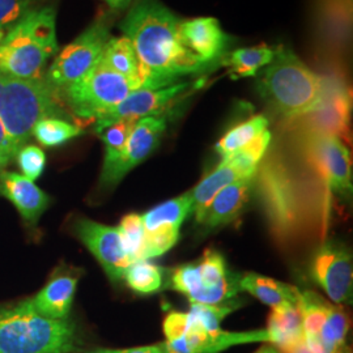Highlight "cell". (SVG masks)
<instances>
[{
	"label": "cell",
	"mask_w": 353,
	"mask_h": 353,
	"mask_svg": "<svg viewBox=\"0 0 353 353\" xmlns=\"http://www.w3.org/2000/svg\"><path fill=\"white\" fill-rule=\"evenodd\" d=\"M254 190L281 249L299 250L325 241L331 192L301 159L296 164L271 153L256 169Z\"/></svg>",
	"instance_id": "1"
},
{
	"label": "cell",
	"mask_w": 353,
	"mask_h": 353,
	"mask_svg": "<svg viewBox=\"0 0 353 353\" xmlns=\"http://www.w3.org/2000/svg\"><path fill=\"white\" fill-rule=\"evenodd\" d=\"M181 20L159 0H137L121 24L139 62L143 89L178 84L208 71L182 45Z\"/></svg>",
	"instance_id": "2"
},
{
	"label": "cell",
	"mask_w": 353,
	"mask_h": 353,
	"mask_svg": "<svg viewBox=\"0 0 353 353\" xmlns=\"http://www.w3.org/2000/svg\"><path fill=\"white\" fill-rule=\"evenodd\" d=\"M58 51L55 10L36 8L8 30L0 42V74L16 79L39 77Z\"/></svg>",
	"instance_id": "3"
},
{
	"label": "cell",
	"mask_w": 353,
	"mask_h": 353,
	"mask_svg": "<svg viewBox=\"0 0 353 353\" xmlns=\"http://www.w3.org/2000/svg\"><path fill=\"white\" fill-rule=\"evenodd\" d=\"M75 323L39 316L29 300L0 309V353H74Z\"/></svg>",
	"instance_id": "4"
},
{
	"label": "cell",
	"mask_w": 353,
	"mask_h": 353,
	"mask_svg": "<svg viewBox=\"0 0 353 353\" xmlns=\"http://www.w3.org/2000/svg\"><path fill=\"white\" fill-rule=\"evenodd\" d=\"M258 90L276 113L290 121L316 108L322 79L293 51L280 46L258 81Z\"/></svg>",
	"instance_id": "5"
},
{
	"label": "cell",
	"mask_w": 353,
	"mask_h": 353,
	"mask_svg": "<svg viewBox=\"0 0 353 353\" xmlns=\"http://www.w3.org/2000/svg\"><path fill=\"white\" fill-rule=\"evenodd\" d=\"M58 99L59 93L45 76L16 79L4 75L0 90V122L19 151L39 121L67 117Z\"/></svg>",
	"instance_id": "6"
},
{
	"label": "cell",
	"mask_w": 353,
	"mask_h": 353,
	"mask_svg": "<svg viewBox=\"0 0 353 353\" xmlns=\"http://www.w3.org/2000/svg\"><path fill=\"white\" fill-rule=\"evenodd\" d=\"M138 89L132 81L100 61L87 75L64 89L61 96L76 117L96 121Z\"/></svg>",
	"instance_id": "7"
},
{
	"label": "cell",
	"mask_w": 353,
	"mask_h": 353,
	"mask_svg": "<svg viewBox=\"0 0 353 353\" xmlns=\"http://www.w3.org/2000/svg\"><path fill=\"white\" fill-rule=\"evenodd\" d=\"M299 156L327 186L331 194L348 199L352 194V163L343 140L318 132H297Z\"/></svg>",
	"instance_id": "8"
},
{
	"label": "cell",
	"mask_w": 353,
	"mask_h": 353,
	"mask_svg": "<svg viewBox=\"0 0 353 353\" xmlns=\"http://www.w3.org/2000/svg\"><path fill=\"white\" fill-rule=\"evenodd\" d=\"M112 20L109 14L97 19L57 55L45 79L59 96L64 89L87 75L101 61L103 49L112 37Z\"/></svg>",
	"instance_id": "9"
},
{
	"label": "cell",
	"mask_w": 353,
	"mask_h": 353,
	"mask_svg": "<svg viewBox=\"0 0 353 353\" xmlns=\"http://www.w3.org/2000/svg\"><path fill=\"white\" fill-rule=\"evenodd\" d=\"M322 79L321 100L316 108L287 121V127L297 132H318L348 140L351 118V94L345 81L332 76Z\"/></svg>",
	"instance_id": "10"
},
{
	"label": "cell",
	"mask_w": 353,
	"mask_h": 353,
	"mask_svg": "<svg viewBox=\"0 0 353 353\" xmlns=\"http://www.w3.org/2000/svg\"><path fill=\"white\" fill-rule=\"evenodd\" d=\"M310 275L334 303H352V254L344 243L321 242L310 261Z\"/></svg>",
	"instance_id": "11"
},
{
	"label": "cell",
	"mask_w": 353,
	"mask_h": 353,
	"mask_svg": "<svg viewBox=\"0 0 353 353\" xmlns=\"http://www.w3.org/2000/svg\"><path fill=\"white\" fill-rule=\"evenodd\" d=\"M166 127L168 114L140 118L119 159L112 166L102 170L100 176L102 188L109 189L117 186L135 166L147 160L159 147Z\"/></svg>",
	"instance_id": "12"
},
{
	"label": "cell",
	"mask_w": 353,
	"mask_h": 353,
	"mask_svg": "<svg viewBox=\"0 0 353 353\" xmlns=\"http://www.w3.org/2000/svg\"><path fill=\"white\" fill-rule=\"evenodd\" d=\"M189 90V83H178L160 89L134 90L123 101L96 119L94 131L100 134L106 127L122 119L139 121L144 117L168 114L166 112H169L174 103L181 101L186 93H190Z\"/></svg>",
	"instance_id": "13"
},
{
	"label": "cell",
	"mask_w": 353,
	"mask_h": 353,
	"mask_svg": "<svg viewBox=\"0 0 353 353\" xmlns=\"http://www.w3.org/2000/svg\"><path fill=\"white\" fill-rule=\"evenodd\" d=\"M75 234L99 261L108 278L112 281L123 279L132 261L123 249L118 228L109 227L89 219H80L75 223Z\"/></svg>",
	"instance_id": "14"
},
{
	"label": "cell",
	"mask_w": 353,
	"mask_h": 353,
	"mask_svg": "<svg viewBox=\"0 0 353 353\" xmlns=\"http://www.w3.org/2000/svg\"><path fill=\"white\" fill-rule=\"evenodd\" d=\"M179 37L190 54L207 70L220 63L233 43L214 17H196L179 23Z\"/></svg>",
	"instance_id": "15"
},
{
	"label": "cell",
	"mask_w": 353,
	"mask_h": 353,
	"mask_svg": "<svg viewBox=\"0 0 353 353\" xmlns=\"http://www.w3.org/2000/svg\"><path fill=\"white\" fill-rule=\"evenodd\" d=\"M265 341L270 343V336L265 330L255 331H203L191 330L182 338L176 341H165L168 353H220L233 345Z\"/></svg>",
	"instance_id": "16"
},
{
	"label": "cell",
	"mask_w": 353,
	"mask_h": 353,
	"mask_svg": "<svg viewBox=\"0 0 353 353\" xmlns=\"http://www.w3.org/2000/svg\"><path fill=\"white\" fill-rule=\"evenodd\" d=\"M254 179L255 176L242 178L217 192L202 212L195 214L196 224L205 230H214L234 221L252 196Z\"/></svg>",
	"instance_id": "17"
},
{
	"label": "cell",
	"mask_w": 353,
	"mask_h": 353,
	"mask_svg": "<svg viewBox=\"0 0 353 353\" xmlns=\"http://www.w3.org/2000/svg\"><path fill=\"white\" fill-rule=\"evenodd\" d=\"M0 195L16 207L26 223L34 225L46 211L50 198L26 176L1 170L0 172Z\"/></svg>",
	"instance_id": "18"
},
{
	"label": "cell",
	"mask_w": 353,
	"mask_h": 353,
	"mask_svg": "<svg viewBox=\"0 0 353 353\" xmlns=\"http://www.w3.org/2000/svg\"><path fill=\"white\" fill-rule=\"evenodd\" d=\"M77 283L79 276L75 274H58L33 299H29V303L39 316L50 319L68 318L75 300Z\"/></svg>",
	"instance_id": "19"
},
{
	"label": "cell",
	"mask_w": 353,
	"mask_h": 353,
	"mask_svg": "<svg viewBox=\"0 0 353 353\" xmlns=\"http://www.w3.org/2000/svg\"><path fill=\"white\" fill-rule=\"evenodd\" d=\"M240 285L241 290H246L261 303L271 307L284 303L297 305L300 299L299 288L258 274L241 275Z\"/></svg>",
	"instance_id": "20"
},
{
	"label": "cell",
	"mask_w": 353,
	"mask_h": 353,
	"mask_svg": "<svg viewBox=\"0 0 353 353\" xmlns=\"http://www.w3.org/2000/svg\"><path fill=\"white\" fill-rule=\"evenodd\" d=\"M270 343L276 348L288 345L303 336V318L297 305L284 303L272 307L267 321Z\"/></svg>",
	"instance_id": "21"
},
{
	"label": "cell",
	"mask_w": 353,
	"mask_h": 353,
	"mask_svg": "<svg viewBox=\"0 0 353 353\" xmlns=\"http://www.w3.org/2000/svg\"><path fill=\"white\" fill-rule=\"evenodd\" d=\"M255 176V174H254ZM243 174L237 168L229 164L227 161H221L219 166L211 172L207 176H204L202 181L191 190V198H192V214H198L211 203L216 196L217 192L225 189L233 182L249 178Z\"/></svg>",
	"instance_id": "22"
},
{
	"label": "cell",
	"mask_w": 353,
	"mask_h": 353,
	"mask_svg": "<svg viewBox=\"0 0 353 353\" xmlns=\"http://www.w3.org/2000/svg\"><path fill=\"white\" fill-rule=\"evenodd\" d=\"M101 61L114 72L125 76L138 88L143 89L137 54L131 42L125 36L110 37L102 52Z\"/></svg>",
	"instance_id": "23"
},
{
	"label": "cell",
	"mask_w": 353,
	"mask_h": 353,
	"mask_svg": "<svg viewBox=\"0 0 353 353\" xmlns=\"http://www.w3.org/2000/svg\"><path fill=\"white\" fill-rule=\"evenodd\" d=\"M275 49L267 45H259L252 48H243L228 52L220 64L229 68L230 76L234 79L256 75L259 70L267 67L274 59Z\"/></svg>",
	"instance_id": "24"
},
{
	"label": "cell",
	"mask_w": 353,
	"mask_h": 353,
	"mask_svg": "<svg viewBox=\"0 0 353 353\" xmlns=\"http://www.w3.org/2000/svg\"><path fill=\"white\" fill-rule=\"evenodd\" d=\"M191 214H192V198H191V191H188L174 199H170L156 205L148 212L141 214V219H143L145 232H148L161 225L181 228L183 221Z\"/></svg>",
	"instance_id": "25"
},
{
	"label": "cell",
	"mask_w": 353,
	"mask_h": 353,
	"mask_svg": "<svg viewBox=\"0 0 353 353\" xmlns=\"http://www.w3.org/2000/svg\"><path fill=\"white\" fill-rule=\"evenodd\" d=\"M268 121L263 115H255L237 126L232 127L227 134L216 144V152L221 160L227 159L234 152L239 151L252 140L268 130Z\"/></svg>",
	"instance_id": "26"
},
{
	"label": "cell",
	"mask_w": 353,
	"mask_h": 353,
	"mask_svg": "<svg viewBox=\"0 0 353 353\" xmlns=\"http://www.w3.org/2000/svg\"><path fill=\"white\" fill-rule=\"evenodd\" d=\"M165 270L148 259L137 261L127 268L123 279L127 285L140 294H152L164 288Z\"/></svg>",
	"instance_id": "27"
},
{
	"label": "cell",
	"mask_w": 353,
	"mask_h": 353,
	"mask_svg": "<svg viewBox=\"0 0 353 353\" xmlns=\"http://www.w3.org/2000/svg\"><path fill=\"white\" fill-rule=\"evenodd\" d=\"M272 139V135L268 130L263 131L261 135H258L255 139L252 140L249 144L242 147L241 150L234 152L227 159L221 161H227L234 168H237L240 172L246 176H254L256 173V169L262 160L265 159V152L270 147V143Z\"/></svg>",
	"instance_id": "28"
},
{
	"label": "cell",
	"mask_w": 353,
	"mask_h": 353,
	"mask_svg": "<svg viewBox=\"0 0 353 353\" xmlns=\"http://www.w3.org/2000/svg\"><path fill=\"white\" fill-rule=\"evenodd\" d=\"M32 134L45 147H59L80 137L83 130L61 118H45L34 126Z\"/></svg>",
	"instance_id": "29"
},
{
	"label": "cell",
	"mask_w": 353,
	"mask_h": 353,
	"mask_svg": "<svg viewBox=\"0 0 353 353\" xmlns=\"http://www.w3.org/2000/svg\"><path fill=\"white\" fill-rule=\"evenodd\" d=\"M301 318H303V334L316 335L319 334L323 326L328 310L331 307L322 297H319L314 292L300 290V299L297 303Z\"/></svg>",
	"instance_id": "30"
},
{
	"label": "cell",
	"mask_w": 353,
	"mask_h": 353,
	"mask_svg": "<svg viewBox=\"0 0 353 353\" xmlns=\"http://www.w3.org/2000/svg\"><path fill=\"white\" fill-rule=\"evenodd\" d=\"M237 303H223V305H204V303H191L189 316V331L203 330V331H216L220 330V323L236 310ZM188 331V332H189Z\"/></svg>",
	"instance_id": "31"
},
{
	"label": "cell",
	"mask_w": 353,
	"mask_h": 353,
	"mask_svg": "<svg viewBox=\"0 0 353 353\" xmlns=\"http://www.w3.org/2000/svg\"><path fill=\"white\" fill-rule=\"evenodd\" d=\"M137 122L138 121L135 119H122L106 127L99 134L105 144V160L102 170L112 166L119 159Z\"/></svg>",
	"instance_id": "32"
},
{
	"label": "cell",
	"mask_w": 353,
	"mask_h": 353,
	"mask_svg": "<svg viewBox=\"0 0 353 353\" xmlns=\"http://www.w3.org/2000/svg\"><path fill=\"white\" fill-rule=\"evenodd\" d=\"M123 249L128 258L134 262L144 259L145 246V228L143 224L141 214H128L121 220L118 227Z\"/></svg>",
	"instance_id": "33"
},
{
	"label": "cell",
	"mask_w": 353,
	"mask_h": 353,
	"mask_svg": "<svg viewBox=\"0 0 353 353\" xmlns=\"http://www.w3.org/2000/svg\"><path fill=\"white\" fill-rule=\"evenodd\" d=\"M196 265H198L202 288L190 300V303H194L203 290H210L214 285H217L220 281H223L224 279L227 278V275L229 274L224 256L216 250H207L204 252L201 262Z\"/></svg>",
	"instance_id": "34"
},
{
	"label": "cell",
	"mask_w": 353,
	"mask_h": 353,
	"mask_svg": "<svg viewBox=\"0 0 353 353\" xmlns=\"http://www.w3.org/2000/svg\"><path fill=\"white\" fill-rule=\"evenodd\" d=\"M181 228L161 225L145 232L144 259H151L164 255L179 240Z\"/></svg>",
	"instance_id": "35"
},
{
	"label": "cell",
	"mask_w": 353,
	"mask_h": 353,
	"mask_svg": "<svg viewBox=\"0 0 353 353\" xmlns=\"http://www.w3.org/2000/svg\"><path fill=\"white\" fill-rule=\"evenodd\" d=\"M348 330H350V321L347 314L339 306L331 305L327 318L318 335L330 344L336 345L339 348H344L347 347L345 338H347Z\"/></svg>",
	"instance_id": "36"
},
{
	"label": "cell",
	"mask_w": 353,
	"mask_h": 353,
	"mask_svg": "<svg viewBox=\"0 0 353 353\" xmlns=\"http://www.w3.org/2000/svg\"><path fill=\"white\" fill-rule=\"evenodd\" d=\"M39 0H0V29H11L33 10Z\"/></svg>",
	"instance_id": "37"
},
{
	"label": "cell",
	"mask_w": 353,
	"mask_h": 353,
	"mask_svg": "<svg viewBox=\"0 0 353 353\" xmlns=\"http://www.w3.org/2000/svg\"><path fill=\"white\" fill-rule=\"evenodd\" d=\"M17 161L21 168L24 176L30 181H36L45 170L46 156L45 152L37 145H26L17 152Z\"/></svg>",
	"instance_id": "38"
},
{
	"label": "cell",
	"mask_w": 353,
	"mask_h": 353,
	"mask_svg": "<svg viewBox=\"0 0 353 353\" xmlns=\"http://www.w3.org/2000/svg\"><path fill=\"white\" fill-rule=\"evenodd\" d=\"M166 341H176L186 335L189 331V316L188 313L181 312H170L165 316L163 323Z\"/></svg>",
	"instance_id": "39"
},
{
	"label": "cell",
	"mask_w": 353,
	"mask_h": 353,
	"mask_svg": "<svg viewBox=\"0 0 353 353\" xmlns=\"http://www.w3.org/2000/svg\"><path fill=\"white\" fill-rule=\"evenodd\" d=\"M279 351H280V353H312L309 351L303 336H301L297 341H292L288 345H284V347L279 348Z\"/></svg>",
	"instance_id": "40"
},
{
	"label": "cell",
	"mask_w": 353,
	"mask_h": 353,
	"mask_svg": "<svg viewBox=\"0 0 353 353\" xmlns=\"http://www.w3.org/2000/svg\"><path fill=\"white\" fill-rule=\"evenodd\" d=\"M125 353H168V351H166L165 343H160V344H153V345L130 348V350H126Z\"/></svg>",
	"instance_id": "41"
},
{
	"label": "cell",
	"mask_w": 353,
	"mask_h": 353,
	"mask_svg": "<svg viewBox=\"0 0 353 353\" xmlns=\"http://www.w3.org/2000/svg\"><path fill=\"white\" fill-rule=\"evenodd\" d=\"M0 150H11L16 154L19 152V150L14 147V144L11 141V139L8 138V135H7L4 127L1 125V122H0Z\"/></svg>",
	"instance_id": "42"
},
{
	"label": "cell",
	"mask_w": 353,
	"mask_h": 353,
	"mask_svg": "<svg viewBox=\"0 0 353 353\" xmlns=\"http://www.w3.org/2000/svg\"><path fill=\"white\" fill-rule=\"evenodd\" d=\"M14 156H16V153L11 150H0V172L4 170V168L8 165Z\"/></svg>",
	"instance_id": "43"
},
{
	"label": "cell",
	"mask_w": 353,
	"mask_h": 353,
	"mask_svg": "<svg viewBox=\"0 0 353 353\" xmlns=\"http://www.w3.org/2000/svg\"><path fill=\"white\" fill-rule=\"evenodd\" d=\"M105 1L114 11H122L131 4L132 0H105Z\"/></svg>",
	"instance_id": "44"
},
{
	"label": "cell",
	"mask_w": 353,
	"mask_h": 353,
	"mask_svg": "<svg viewBox=\"0 0 353 353\" xmlns=\"http://www.w3.org/2000/svg\"><path fill=\"white\" fill-rule=\"evenodd\" d=\"M254 353H280L278 348L275 347V345H270V344H267V345H263V347H261L258 351H255Z\"/></svg>",
	"instance_id": "45"
},
{
	"label": "cell",
	"mask_w": 353,
	"mask_h": 353,
	"mask_svg": "<svg viewBox=\"0 0 353 353\" xmlns=\"http://www.w3.org/2000/svg\"><path fill=\"white\" fill-rule=\"evenodd\" d=\"M126 350H109V348H99V350H93L88 353H125Z\"/></svg>",
	"instance_id": "46"
},
{
	"label": "cell",
	"mask_w": 353,
	"mask_h": 353,
	"mask_svg": "<svg viewBox=\"0 0 353 353\" xmlns=\"http://www.w3.org/2000/svg\"><path fill=\"white\" fill-rule=\"evenodd\" d=\"M4 38V32L0 29V42H1V39Z\"/></svg>",
	"instance_id": "47"
},
{
	"label": "cell",
	"mask_w": 353,
	"mask_h": 353,
	"mask_svg": "<svg viewBox=\"0 0 353 353\" xmlns=\"http://www.w3.org/2000/svg\"><path fill=\"white\" fill-rule=\"evenodd\" d=\"M347 353H351V352H350V351H348V352H347Z\"/></svg>",
	"instance_id": "48"
}]
</instances>
